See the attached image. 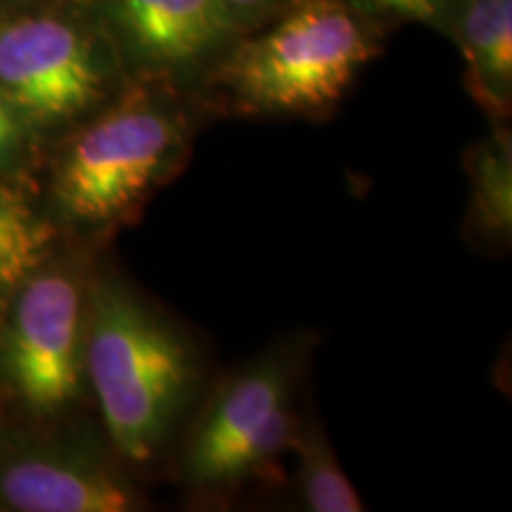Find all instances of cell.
<instances>
[{
    "mask_svg": "<svg viewBox=\"0 0 512 512\" xmlns=\"http://www.w3.org/2000/svg\"><path fill=\"white\" fill-rule=\"evenodd\" d=\"M83 363L121 456H155L192 382V351L178 330L121 285H100L88 311Z\"/></svg>",
    "mask_w": 512,
    "mask_h": 512,
    "instance_id": "6da1fadb",
    "label": "cell"
},
{
    "mask_svg": "<svg viewBox=\"0 0 512 512\" xmlns=\"http://www.w3.org/2000/svg\"><path fill=\"white\" fill-rule=\"evenodd\" d=\"M377 53L344 0H297L271 29L226 50L216 81L249 114H313L349 91Z\"/></svg>",
    "mask_w": 512,
    "mask_h": 512,
    "instance_id": "7a4b0ae2",
    "label": "cell"
},
{
    "mask_svg": "<svg viewBox=\"0 0 512 512\" xmlns=\"http://www.w3.org/2000/svg\"><path fill=\"white\" fill-rule=\"evenodd\" d=\"M181 145V119L150 93H133L81 131L57 174V200L81 223L136 207Z\"/></svg>",
    "mask_w": 512,
    "mask_h": 512,
    "instance_id": "3957f363",
    "label": "cell"
},
{
    "mask_svg": "<svg viewBox=\"0 0 512 512\" xmlns=\"http://www.w3.org/2000/svg\"><path fill=\"white\" fill-rule=\"evenodd\" d=\"M83 299L72 275L34 273L15 292L5 332V373L24 401L50 413L79 392Z\"/></svg>",
    "mask_w": 512,
    "mask_h": 512,
    "instance_id": "277c9868",
    "label": "cell"
},
{
    "mask_svg": "<svg viewBox=\"0 0 512 512\" xmlns=\"http://www.w3.org/2000/svg\"><path fill=\"white\" fill-rule=\"evenodd\" d=\"M105 86L95 46L60 17H19L0 27V95L36 121L69 119Z\"/></svg>",
    "mask_w": 512,
    "mask_h": 512,
    "instance_id": "5b68a950",
    "label": "cell"
},
{
    "mask_svg": "<svg viewBox=\"0 0 512 512\" xmlns=\"http://www.w3.org/2000/svg\"><path fill=\"white\" fill-rule=\"evenodd\" d=\"M110 12L128 53L155 72L226 55L242 22L226 0H110Z\"/></svg>",
    "mask_w": 512,
    "mask_h": 512,
    "instance_id": "8992f818",
    "label": "cell"
},
{
    "mask_svg": "<svg viewBox=\"0 0 512 512\" xmlns=\"http://www.w3.org/2000/svg\"><path fill=\"white\" fill-rule=\"evenodd\" d=\"M287 401V375L278 361H266L235 377L209 406L188 448V475L202 486L233 482L240 453Z\"/></svg>",
    "mask_w": 512,
    "mask_h": 512,
    "instance_id": "52a82bcc",
    "label": "cell"
},
{
    "mask_svg": "<svg viewBox=\"0 0 512 512\" xmlns=\"http://www.w3.org/2000/svg\"><path fill=\"white\" fill-rule=\"evenodd\" d=\"M0 498L22 512H128L140 508L119 475L67 456H22L0 470Z\"/></svg>",
    "mask_w": 512,
    "mask_h": 512,
    "instance_id": "ba28073f",
    "label": "cell"
},
{
    "mask_svg": "<svg viewBox=\"0 0 512 512\" xmlns=\"http://www.w3.org/2000/svg\"><path fill=\"white\" fill-rule=\"evenodd\" d=\"M451 34L467 64V86L484 107L508 112L512 95V0H458Z\"/></svg>",
    "mask_w": 512,
    "mask_h": 512,
    "instance_id": "9c48e42d",
    "label": "cell"
},
{
    "mask_svg": "<svg viewBox=\"0 0 512 512\" xmlns=\"http://www.w3.org/2000/svg\"><path fill=\"white\" fill-rule=\"evenodd\" d=\"M50 228L22 197L0 188V306L46 259Z\"/></svg>",
    "mask_w": 512,
    "mask_h": 512,
    "instance_id": "30bf717a",
    "label": "cell"
},
{
    "mask_svg": "<svg viewBox=\"0 0 512 512\" xmlns=\"http://www.w3.org/2000/svg\"><path fill=\"white\" fill-rule=\"evenodd\" d=\"M302 463V494L313 512H361V496L339 467L328 439L316 427H304L297 437Z\"/></svg>",
    "mask_w": 512,
    "mask_h": 512,
    "instance_id": "8fae6325",
    "label": "cell"
},
{
    "mask_svg": "<svg viewBox=\"0 0 512 512\" xmlns=\"http://www.w3.org/2000/svg\"><path fill=\"white\" fill-rule=\"evenodd\" d=\"M510 138L486 140L475 159V209L479 221L496 233H510L512 219V174Z\"/></svg>",
    "mask_w": 512,
    "mask_h": 512,
    "instance_id": "7c38bea8",
    "label": "cell"
},
{
    "mask_svg": "<svg viewBox=\"0 0 512 512\" xmlns=\"http://www.w3.org/2000/svg\"><path fill=\"white\" fill-rule=\"evenodd\" d=\"M356 3L370 12L427 24L448 34H451L458 10V0H356Z\"/></svg>",
    "mask_w": 512,
    "mask_h": 512,
    "instance_id": "4fadbf2b",
    "label": "cell"
},
{
    "mask_svg": "<svg viewBox=\"0 0 512 512\" xmlns=\"http://www.w3.org/2000/svg\"><path fill=\"white\" fill-rule=\"evenodd\" d=\"M12 138H15V119L8 110V102L0 95V152L10 145Z\"/></svg>",
    "mask_w": 512,
    "mask_h": 512,
    "instance_id": "5bb4252c",
    "label": "cell"
},
{
    "mask_svg": "<svg viewBox=\"0 0 512 512\" xmlns=\"http://www.w3.org/2000/svg\"><path fill=\"white\" fill-rule=\"evenodd\" d=\"M226 3L235 12H238L240 17H245V15H249V12H259V10L273 8V5L285 3V0H226Z\"/></svg>",
    "mask_w": 512,
    "mask_h": 512,
    "instance_id": "9a60e30c",
    "label": "cell"
}]
</instances>
